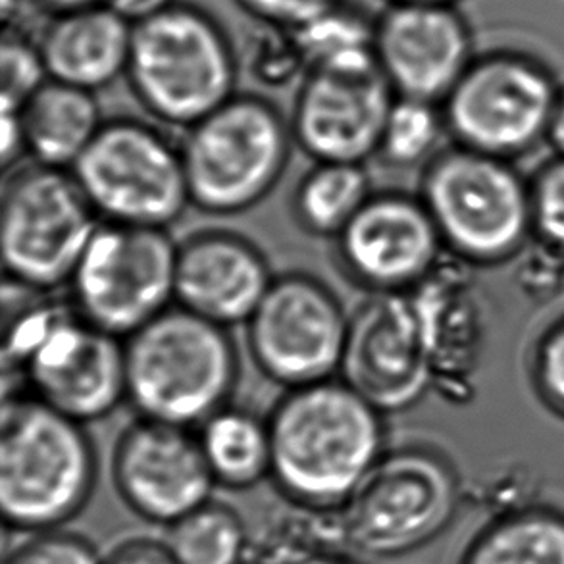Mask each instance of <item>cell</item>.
I'll use <instances>...</instances> for the list:
<instances>
[{"instance_id": "obj_39", "label": "cell", "mask_w": 564, "mask_h": 564, "mask_svg": "<svg viewBox=\"0 0 564 564\" xmlns=\"http://www.w3.org/2000/svg\"><path fill=\"white\" fill-rule=\"evenodd\" d=\"M389 2H453V4H458L460 0H389Z\"/></svg>"}, {"instance_id": "obj_33", "label": "cell", "mask_w": 564, "mask_h": 564, "mask_svg": "<svg viewBox=\"0 0 564 564\" xmlns=\"http://www.w3.org/2000/svg\"><path fill=\"white\" fill-rule=\"evenodd\" d=\"M4 564H102L89 540L72 532L33 534L8 555Z\"/></svg>"}, {"instance_id": "obj_36", "label": "cell", "mask_w": 564, "mask_h": 564, "mask_svg": "<svg viewBox=\"0 0 564 564\" xmlns=\"http://www.w3.org/2000/svg\"><path fill=\"white\" fill-rule=\"evenodd\" d=\"M116 14L122 15L131 25L145 22L153 15L161 14L166 8L176 4L174 0H107L105 2Z\"/></svg>"}, {"instance_id": "obj_28", "label": "cell", "mask_w": 564, "mask_h": 564, "mask_svg": "<svg viewBox=\"0 0 564 564\" xmlns=\"http://www.w3.org/2000/svg\"><path fill=\"white\" fill-rule=\"evenodd\" d=\"M306 68H362L378 64L375 56V23L341 4L293 31Z\"/></svg>"}, {"instance_id": "obj_24", "label": "cell", "mask_w": 564, "mask_h": 564, "mask_svg": "<svg viewBox=\"0 0 564 564\" xmlns=\"http://www.w3.org/2000/svg\"><path fill=\"white\" fill-rule=\"evenodd\" d=\"M458 564H564V512L530 503L476 532Z\"/></svg>"}, {"instance_id": "obj_17", "label": "cell", "mask_w": 564, "mask_h": 564, "mask_svg": "<svg viewBox=\"0 0 564 564\" xmlns=\"http://www.w3.org/2000/svg\"><path fill=\"white\" fill-rule=\"evenodd\" d=\"M337 252L355 282L375 293H406L442 264L445 245L416 195L378 193L337 236Z\"/></svg>"}, {"instance_id": "obj_3", "label": "cell", "mask_w": 564, "mask_h": 564, "mask_svg": "<svg viewBox=\"0 0 564 564\" xmlns=\"http://www.w3.org/2000/svg\"><path fill=\"white\" fill-rule=\"evenodd\" d=\"M419 197L445 251L468 267H501L534 241L530 177L514 162L451 143L422 170Z\"/></svg>"}, {"instance_id": "obj_13", "label": "cell", "mask_w": 564, "mask_h": 564, "mask_svg": "<svg viewBox=\"0 0 564 564\" xmlns=\"http://www.w3.org/2000/svg\"><path fill=\"white\" fill-rule=\"evenodd\" d=\"M347 332L349 318L336 295L305 274L275 278L247 322L260 372L288 389L332 380L341 368Z\"/></svg>"}, {"instance_id": "obj_8", "label": "cell", "mask_w": 564, "mask_h": 564, "mask_svg": "<svg viewBox=\"0 0 564 564\" xmlns=\"http://www.w3.org/2000/svg\"><path fill=\"white\" fill-rule=\"evenodd\" d=\"M4 360L28 381L33 399L77 422L105 419L128 399L126 347L82 314L31 308L7 332Z\"/></svg>"}, {"instance_id": "obj_35", "label": "cell", "mask_w": 564, "mask_h": 564, "mask_svg": "<svg viewBox=\"0 0 564 564\" xmlns=\"http://www.w3.org/2000/svg\"><path fill=\"white\" fill-rule=\"evenodd\" d=\"M102 564H177L170 555L169 547L164 542L154 540H131L118 545Z\"/></svg>"}, {"instance_id": "obj_26", "label": "cell", "mask_w": 564, "mask_h": 564, "mask_svg": "<svg viewBox=\"0 0 564 564\" xmlns=\"http://www.w3.org/2000/svg\"><path fill=\"white\" fill-rule=\"evenodd\" d=\"M372 197L362 164L318 162L295 191V214L313 236L337 237Z\"/></svg>"}, {"instance_id": "obj_32", "label": "cell", "mask_w": 564, "mask_h": 564, "mask_svg": "<svg viewBox=\"0 0 564 564\" xmlns=\"http://www.w3.org/2000/svg\"><path fill=\"white\" fill-rule=\"evenodd\" d=\"M530 380L542 403L564 419V313L535 339L530 355Z\"/></svg>"}, {"instance_id": "obj_11", "label": "cell", "mask_w": 564, "mask_h": 564, "mask_svg": "<svg viewBox=\"0 0 564 564\" xmlns=\"http://www.w3.org/2000/svg\"><path fill=\"white\" fill-rule=\"evenodd\" d=\"M72 176L110 224L166 229L191 203L182 153L135 120L105 123Z\"/></svg>"}, {"instance_id": "obj_7", "label": "cell", "mask_w": 564, "mask_h": 564, "mask_svg": "<svg viewBox=\"0 0 564 564\" xmlns=\"http://www.w3.org/2000/svg\"><path fill=\"white\" fill-rule=\"evenodd\" d=\"M126 76L151 115L191 128L236 97V53L213 15L172 4L133 25Z\"/></svg>"}, {"instance_id": "obj_34", "label": "cell", "mask_w": 564, "mask_h": 564, "mask_svg": "<svg viewBox=\"0 0 564 564\" xmlns=\"http://www.w3.org/2000/svg\"><path fill=\"white\" fill-rule=\"evenodd\" d=\"M245 12L260 22L295 31L339 7L341 0H237Z\"/></svg>"}, {"instance_id": "obj_12", "label": "cell", "mask_w": 564, "mask_h": 564, "mask_svg": "<svg viewBox=\"0 0 564 564\" xmlns=\"http://www.w3.org/2000/svg\"><path fill=\"white\" fill-rule=\"evenodd\" d=\"M177 245L166 229L100 226L72 275L77 314L130 337L176 299Z\"/></svg>"}, {"instance_id": "obj_30", "label": "cell", "mask_w": 564, "mask_h": 564, "mask_svg": "<svg viewBox=\"0 0 564 564\" xmlns=\"http://www.w3.org/2000/svg\"><path fill=\"white\" fill-rule=\"evenodd\" d=\"M48 82L39 46L7 31L0 45V110L20 115L25 102Z\"/></svg>"}, {"instance_id": "obj_22", "label": "cell", "mask_w": 564, "mask_h": 564, "mask_svg": "<svg viewBox=\"0 0 564 564\" xmlns=\"http://www.w3.org/2000/svg\"><path fill=\"white\" fill-rule=\"evenodd\" d=\"M23 145L39 166L74 169L100 128L91 91L48 79L20 112Z\"/></svg>"}, {"instance_id": "obj_19", "label": "cell", "mask_w": 564, "mask_h": 564, "mask_svg": "<svg viewBox=\"0 0 564 564\" xmlns=\"http://www.w3.org/2000/svg\"><path fill=\"white\" fill-rule=\"evenodd\" d=\"M468 267L453 257L409 291L426 344L434 391L451 403H466L476 391L488 311Z\"/></svg>"}, {"instance_id": "obj_38", "label": "cell", "mask_w": 564, "mask_h": 564, "mask_svg": "<svg viewBox=\"0 0 564 564\" xmlns=\"http://www.w3.org/2000/svg\"><path fill=\"white\" fill-rule=\"evenodd\" d=\"M41 7L51 10L53 14H61V12H72V10H79V8L97 7V4H105L107 0H37Z\"/></svg>"}, {"instance_id": "obj_16", "label": "cell", "mask_w": 564, "mask_h": 564, "mask_svg": "<svg viewBox=\"0 0 564 564\" xmlns=\"http://www.w3.org/2000/svg\"><path fill=\"white\" fill-rule=\"evenodd\" d=\"M395 99L378 64L308 69L295 99L291 133L316 162L362 164L380 151Z\"/></svg>"}, {"instance_id": "obj_27", "label": "cell", "mask_w": 564, "mask_h": 564, "mask_svg": "<svg viewBox=\"0 0 564 564\" xmlns=\"http://www.w3.org/2000/svg\"><path fill=\"white\" fill-rule=\"evenodd\" d=\"M249 532L236 509L210 499L169 527L164 545L177 564H241Z\"/></svg>"}, {"instance_id": "obj_18", "label": "cell", "mask_w": 564, "mask_h": 564, "mask_svg": "<svg viewBox=\"0 0 564 564\" xmlns=\"http://www.w3.org/2000/svg\"><path fill=\"white\" fill-rule=\"evenodd\" d=\"M112 478L131 511L164 527L208 503L216 486L198 437L187 427L145 419L116 443Z\"/></svg>"}, {"instance_id": "obj_25", "label": "cell", "mask_w": 564, "mask_h": 564, "mask_svg": "<svg viewBox=\"0 0 564 564\" xmlns=\"http://www.w3.org/2000/svg\"><path fill=\"white\" fill-rule=\"evenodd\" d=\"M216 486L251 489L272 474L268 420L243 409H221L200 424L197 435Z\"/></svg>"}, {"instance_id": "obj_31", "label": "cell", "mask_w": 564, "mask_h": 564, "mask_svg": "<svg viewBox=\"0 0 564 564\" xmlns=\"http://www.w3.org/2000/svg\"><path fill=\"white\" fill-rule=\"evenodd\" d=\"M534 243L564 262V156L551 154L530 177Z\"/></svg>"}, {"instance_id": "obj_5", "label": "cell", "mask_w": 564, "mask_h": 564, "mask_svg": "<svg viewBox=\"0 0 564 564\" xmlns=\"http://www.w3.org/2000/svg\"><path fill=\"white\" fill-rule=\"evenodd\" d=\"M463 499V480L451 458L411 443L386 451L339 514L349 550L391 561L442 538Z\"/></svg>"}, {"instance_id": "obj_6", "label": "cell", "mask_w": 564, "mask_h": 564, "mask_svg": "<svg viewBox=\"0 0 564 564\" xmlns=\"http://www.w3.org/2000/svg\"><path fill=\"white\" fill-rule=\"evenodd\" d=\"M563 87L540 54L519 46L478 51L442 102L451 143L517 164L547 147Z\"/></svg>"}, {"instance_id": "obj_21", "label": "cell", "mask_w": 564, "mask_h": 564, "mask_svg": "<svg viewBox=\"0 0 564 564\" xmlns=\"http://www.w3.org/2000/svg\"><path fill=\"white\" fill-rule=\"evenodd\" d=\"M133 25L107 4L54 14L39 39L48 79L95 93L128 72Z\"/></svg>"}, {"instance_id": "obj_23", "label": "cell", "mask_w": 564, "mask_h": 564, "mask_svg": "<svg viewBox=\"0 0 564 564\" xmlns=\"http://www.w3.org/2000/svg\"><path fill=\"white\" fill-rule=\"evenodd\" d=\"M349 551L339 509L288 501L249 532L241 564H322L347 557Z\"/></svg>"}, {"instance_id": "obj_20", "label": "cell", "mask_w": 564, "mask_h": 564, "mask_svg": "<svg viewBox=\"0 0 564 564\" xmlns=\"http://www.w3.org/2000/svg\"><path fill=\"white\" fill-rule=\"evenodd\" d=\"M272 282L264 254L236 234L198 231L177 247V303L221 328L251 321Z\"/></svg>"}, {"instance_id": "obj_40", "label": "cell", "mask_w": 564, "mask_h": 564, "mask_svg": "<svg viewBox=\"0 0 564 564\" xmlns=\"http://www.w3.org/2000/svg\"><path fill=\"white\" fill-rule=\"evenodd\" d=\"M322 564H355V563H352L351 558H349V557H339V558H334V561H328V563H322Z\"/></svg>"}, {"instance_id": "obj_2", "label": "cell", "mask_w": 564, "mask_h": 564, "mask_svg": "<svg viewBox=\"0 0 564 564\" xmlns=\"http://www.w3.org/2000/svg\"><path fill=\"white\" fill-rule=\"evenodd\" d=\"M95 484L97 453L82 422L33 397L4 403L0 512L8 530H61L87 507Z\"/></svg>"}, {"instance_id": "obj_29", "label": "cell", "mask_w": 564, "mask_h": 564, "mask_svg": "<svg viewBox=\"0 0 564 564\" xmlns=\"http://www.w3.org/2000/svg\"><path fill=\"white\" fill-rule=\"evenodd\" d=\"M443 135H447V126L442 105L397 97L389 110L378 154L397 169L426 166L442 151Z\"/></svg>"}, {"instance_id": "obj_1", "label": "cell", "mask_w": 564, "mask_h": 564, "mask_svg": "<svg viewBox=\"0 0 564 564\" xmlns=\"http://www.w3.org/2000/svg\"><path fill=\"white\" fill-rule=\"evenodd\" d=\"M268 427L272 480L314 509H341L389 449L383 414L344 381L290 389Z\"/></svg>"}, {"instance_id": "obj_10", "label": "cell", "mask_w": 564, "mask_h": 564, "mask_svg": "<svg viewBox=\"0 0 564 564\" xmlns=\"http://www.w3.org/2000/svg\"><path fill=\"white\" fill-rule=\"evenodd\" d=\"M100 226L74 176L64 170H18L4 187L0 247L7 274L31 290L69 282Z\"/></svg>"}, {"instance_id": "obj_4", "label": "cell", "mask_w": 564, "mask_h": 564, "mask_svg": "<svg viewBox=\"0 0 564 564\" xmlns=\"http://www.w3.org/2000/svg\"><path fill=\"white\" fill-rule=\"evenodd\" d=\"M123 347L128 399L141 419L203 424L236 388L239 367L228 329L182 306L156 316Z\"/></svg>"}, {"instance_id": "obj_15", "label": "cell", "mask_w": 564, "mask_h": 564, "mask_svg": "<svg viewBox=\"0 0 564 564\" xmlns=\"http://www.w3.org/2000/svg\"><path fill=\"white\" fill-rule=\"evenodd\" d=\"M478 51L453 2H389L375 22L376 62L397 97L442 105Z\"/></svg>"}, {"instance_id": "obj_14", "label": "cell", "mask_w": 564, "mask_h": 564, "mask_svg": "<svg viewBox=\"0 0 564 564\" xmlns=\"http://www.w3.org/2000/svg\"><path fill=\"white\" fill-rule=\"evenodd\" d=\"M341 381L381 414L406 411L434 389L419 314L406 293H375L349 318Z\"/></svg>"}, {"instance_id": "obj_37", "label": "cell", "mask_w": 564, "mask_h": 564, "mask_svg": "<svg viewBox=\"0 0 564 564\" xmlns=\"http://www.w3.org/2000/svg\"><path fill=\"white\" fill-rule=\"evenodd\" d=\"M547 147H550L551 154L564 156V87L561 97H558L553 118H551Z\"/></svg>"}, {"instance_id": "obj_9", "label": "cell", "mask_w": 564, "mask_h": 564, "mask_svg": "<svg viewBox=\"0 0 564 564\" xmlns=\"http://www.w3.org/2000/svg\"><path fill=\"white\" fill-rule=\"evenodd\" d=\"M182 159L191 203L206 213H243L280 182L290 130L268 100L236 95L191 126Z\"/></svg>"}]
</instances>
